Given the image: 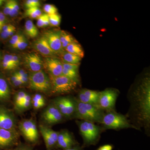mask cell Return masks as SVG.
Segmentation results:
<instances>
[{
    "label": "cell",
    "mask_w": 150,
    "mask_h": 150,
    "mask_svg": "<svg viewBox=\"0 0 150 150\" xmlns=\"http://www.w3.org/2000/svg\"><path fill=\"white\" fill-rule=\"evenodd\" d=\"M25 63L26 67L31 72H35L42 70L43 67V61L41 57L36 53H30L25 57Z\"/></svg>",
    "instance_id": "obj_17"
},
{
    "label": "cell",
    "mask_w": 150,
    "mask_h": 150,
    "mask_svg": "<svg viewBox=\"0 0 150 150\" xmlns=\"http://www.w3.org/2000/svg\"><path fill=\"white\" fill-rule=\"evenodd\" d=\"M16 120L11 110L0 105V128L8 130H16Z\"/></svg>",
    "instance_id": "obj_12"
},
{
    "label": "cell",
    "mask_w": 150,
    "mask_h": 150,
    "mask_svg": "<svg viewBox=\"0 0 150 150\" xmlns=\"http://www.w3.org/2000/svg\"><path fill=\"white\" fill-rule=\"evenodd\" d=\"M59 150H83V148L82 146H80V145L78 144L73 147L70 148V149H67L62 150L59 149Z\"/></svg>",
    "instance_id": "obj_47"
},
{
    "label": "cell",
    "mask_w": 150,
    "mask_h": 150,
    "mask_svg": "<svg viewBox=\"0 0 150 150\" xmlns=\"http://www.w3.org/2000/svg\"><path fill=\"white\" fill-rule=\"evenodd\" d=\"M15 149V150H33V147L31 146L21 143L18 144Z\"/></svg>",
    "instance_id": "obj_41"
},
{
    "label": "cell",
    "mask_w": 150,
    "mask_h": 150,
    "mask_svg": "<svg viewBox=\"0 0 150 150\" xmlns=\"http://www.w3.org/2000/svg\"><path fill=\"white\" fill-rule=\"evenodd\" d=\"M39 130L45 142L46 149L52 150L56 148L59 132L42 124L39 125Z\"/></svg>",
    "instance_id": "obj_13"
},
{
    "label": "cell",
    "mask_w": 150,
    "mask_h": 150,
    "mask_svg": "<svg viewBox=\"0 0 150 150\" xmlns=\"http://www.w3.org/2000/svg\"><path fill=\"white\" fill-rule=\"evenodd\" d=\"M25 15L30 18H38L42 14L40 9L38 7H33L28 8L25 11Z\"/></svg>",
    "instance_id": "obj_29"
},
{
    "label": "cell",
    "mask_w": 150,
    "mask_h": 150,
    "mask_svg": "<svg viewBox=\"0 0 150 150\" xmlns=\"http://www.w3.org/2000/svg\"><path fill=\"white\" fill-rule=\"evenodd\" d=\"M12 62L13 67L15 69L19 64L20 59L18 56L15 54H13Z\"/></svg>",
    "instance_id": "obj_43"
},
{
    "label": "cell",
    "mask_w": 150,
    "mask_h": 150,
    "mask_svg": "<svg viewBox=\"0 0 150 150\" xmlns=\"http://www.w3.org/2000/svg\"><path fill=\"white\" fill-rule=\"evenodd\" d=\"M28 85L30 88L33 90L46 94L51 93L50 78L42 70L30 74Z\"/></svg>",
    "instance_id": "obj_5"
},
{
    "label": "cell",
    "mask_w": 150,
    "mask_h": 150,
    "mask_svg": "<svg viewBox=\"0 0 150 150\" xmlns=\"http://www.w3.org/2000/svg\"><path fill=\"white\" fill-rule=\"evenodd\" d=\"M53 103L66 120L74 119L76 110V99L71 96L59 97L53 100Z\"/></svg>",
    "instance_id": "obj_7"
},
{
    "label": "cell",
    "mask_w": 150,
    "mask_h": 150,
    "mask_svg": "<svg viewBox=\"0 0 150 150\" xmlns=\"http://www.w3.org/2000/svg\"><path fill=\"white\" fill-rule=\"evenodd\" d=\"M79 144L71 133L64 129L59 132L56 148L62 150L67 149Z\"/></svg>",
    "instance_id": "obj_15"
},
{
    "label": "cell",
    "mask_w": 150,
    "mask_h": 150,
    "mask_svg": "<svg viewBox=\"0 0 150 150\" xmlns=\"http://www.w3.org/2000/svg\"><path fill=\"white\" fill-rule=\"evenodd\" d=\"M63 69L67 70H74V71H79V65L72 64H66L63 63Z\"/></svg>",
    "instance_id": "obj_40"
},
{
    "label": "cell",
    "mask_w": 150,
    "mask_h": 150,
    "mask_svg": "<svg viewBox=\"0 0 150 150\" xmlns=\"http://www.w3.org/2000/svg\"><path fill=\"white\" fill-rule=\"evenodd\" d=\"M113 146L112 145L106 144L100 146L96 150H112Z\"/></svg>",
    "instance_id": "obj_44"
},
{
    "label": "cell",
    "mask_w": 150,
    "mask_h": 150,
    "mask_svg": "<svg viewBox=\"0 0 150 150\" xmlns=\"http://www.w3.org/2000/svg\"><path fill=\"white\" fill-rule=\"evenodd\" d=\"M60 32L61 30H50L44 33L43 35L54 53L61 55L64 51L60 40Z\"/></svg>",
    "instance_id": "obj_14"
},
{
    "label": "cell",
    "mask_w": 150,
    "mask_h": 150,
    "mask_svg": "<svg viewBox=\"0 0 150 150\" xmlns=\"http://www.w3.org/2000/svg\"><path fill=\"white\" fill-rule=\"evenodd\" d=\"M49 24V16L47 14H41L38 18L37 25L38 27H45Z\"/></svg>",
    "instance_id": "obj_30"
},
{
    "label": "cell",
    "mask_w": 150,
    "mask_h": 150,
    "mask_svg": "<svg viewBox=\"0 0 150 150\" xmlns=\"http://www.w3.org/2000/svg\"><path fill=\"white\" fill-rule=\"evenodd\" d=\"M32 101L36 102L42 103L46 105V102L45 98L43 96L39 93H36L32 97Z\"/></svg>",
    "instance_id": "obj_38"
},
{
    "label": "cell",
    "mask_w": 150,
    "mask_h": 150,
    "mask_svg": "<svg viewBox=\"0 0 150 150\" xmlns=\"http://www.w3.org/2000/svg\"><path fill=\"white\" fill-rule=\"evenodd\" d=\"M43 67L48 71L49 76L57 77L62 75V62L54 57H46L43 61Z\"/></svg>",
    "instance_id": "obj_16"
},
{
    "label": "cell",
    "mask_w": 150,
    "mask_h": 150,
    "mask_svg": "<svg viewBox=\"0 0 150 150\" xmlns=\"http://www.w3.org/2000/svg\"><path fill=\"white\" fill-rule=\"evenodd\" d=\"M16 74L18 76L20 79L21 81L23 84L28 83L29 81V75L23 70H20L15 72Z\"/></svg>",
    "instance_id": "obj_32"
},
{
    "label": "cell",
    "mask_w": 150,
    "mask_h": 150,
    "mask_svg": "<svg viewBox=\"0 0 150 150\" xmlns=\"http://www.w3.org/2000/svg\"><path fill=\"white\" fill-rule=\"evenodd\" d=\"M25 92L21 91L17 92L13 98V105L15 110L17 112L21 105L22 103L24 100L25 98L27 95Z\"/></svg>",
    "instance_id": "obj_25"
},
{
    "label": "cell",
    "mask_w": 150,
    "mask_h": 150,
    "mask_svg": "<svg viewBox=\"0 0 150 150\" xmlns=\"http://www.w3.org/2000/svg\"><path fill=\"white\" fill-rule=\"evenodd\" d=\"M43 10L48 15L56 13L58 11V9L55 6L49 4L44 5L43 7Z\"/></svg>",
    "instance_id": "obj_33"
},
{
    "label": "cell",
    "mask_w": 150,
    "mask_h": 150,
    "mask_svg": "<svg viewBox=\"0 0 150 150\" xmlns=\"http://www.w3.org/2000/svg\"><path fill=\"white\" fill-rule=\"evenodd\" d=\"M12 9L9 16L14 17L16 16L19 10V6L17 2L15 1H11Z\"/></svg>",
    "instance_id": "obj_36"
},
{
    "label": "cell",
    "mask_w": 150,
    "mask_h": 150,
    "mask_svg": "<svg viewBox=\"0 0 150 150\" xmlns=\"http://www.w3.org/2000/svg\"><path fill=\"white\" fill-rule=\"evenodd\" d=\"M51 84V93L56 94L69 93L74 91L78 84L69 78L62 75L49 76Z\"/></svg>",
    "instance_id": "obj_6"
},
{
    "label": "cell",
    "mask_w": 150,
    "mask_h": 150,
    "mask_svg": "<svg viewBox=\"0 0 150 150\" xmlns=\"http://www.w3.org/2000/svg\"><path fill=\"white\" fill-rule=\"evenodd\" d=\"M76 123L83 139V148L95 145L98 143L100 134L104 131L101 126H97L95 123L85 120L76 121Z\"/></svg>",
    "instance_id": "obj_2"
},
{
    "label": "cell",
    "mask_w": 150,
    "mask_h": 150,
    "mask_svg": "<svg viewBox=\"0 0 150 150\" xmlns=\"http://www.w3.org/2000/svg\"><path fill=\"white\" fill-rule=\"evenodd\" d=\"M11 83L13 86L16 87H21L23 85H24L22 82L19 79H18L12 82H11Z\"/></svg>",
    "instance_id": "obj_46"
},
{
    "label": "cell",
    "mask_w": 150,
    "mask_h": 150,
    "mask_svg": "<svg viewBox=\"0 0 150 150\" xmlns=\"http://www.w3.org/2000/svg\"><path fill=\"white\" fill-rule=\"evenodd\" d=\"M20 132L25 139L32 144H36L39 140V135L37 124L34 119H24L18 123Z\"/></svg>",
    "instance_id": "obj_8"
},
{
    "label": "cell",
    "mask_w": 150,
    "mask_h": 150,
    "mask_svg": "<svg viewBox=\"0 0 150 150\" xmlns=\"http://www.w3.org/2000/svg\"><path fill=\"white\" fill-rule=\"evenodd\" d=\"M128 95L130 106L126 116L135 129L150 134V78L146 75L136 83Z\"/></svg>",
    "instance_id": "obj_1"
},
{
    "label": "cell",
    "mask_w": 150,
    "mask_h": 150,
    "mask_svg": "<svg viewBox=\"0 0 150 150\" xmlns=\"http://www.w3.org/2000/svg\"><path fill=\"white\" fill-rule=\"evenodd\" d=\"M12 55V54H6L3 57L1 64L4 70L8 71L15 69L13 64Z\"/></svg>",
    "instance_id": "obj_26"
},
{
    "label": "cell",
    "mask_w": 150,
    "mask_h": 150,
    "mask_svg": "<svg viewBox=\"0 0 150 150\" xmlns=\"http://www.w3.org/2000/svg\"><path fill=\"white\" fill-rule=\"evenodd\" d=\"M13 25L11 24H6L3 26L2 28L1 31H6V30H8L11 29V28L13 27Z\"/></svg>",
    "instance_id": "obj_48"
},
{
    "label": "cell",
    "mask_w": 150,
    "mask_h": 150,
    "mask_svg": "<svg viewBox=\"0 0 150 150\" xmlns=\"http://www.w3.org/2000/svg\"><path fill=\"white\" fill-rule=\"evenodd\" d=\"M32 106V97L28 94H27L24 100L22 103L20 107L19 108L18 113H22L29 110Z\"/></svg>",
    "instance_id": "obj_27"
},
{
    "label": "cell",
    "mask_w": 150,
    "mask_h": 150,
    "mask_svg": "<svg viewBox=\"0 0 150 150\" xmlns=\"http://www.w3.org/2000/svg\"><path fill=\"white\" fill-rule=\"evenodd\" d=\"M6 150H15V149H8Z\"/></svg>",
    "instance_id": "obj_51"
},
{
    "label": "cell",
    "mask_w": 150,
    "mask_h": 150,
    "mask_svg": "<svg viewBox=\"0 0 150 150\" xmlns=\"http://www.w3.org/2000/svg\"><path fill=\"white\" fill-rule=\"evenodd\" d=\"M41 120L43 125L50 127L59 124L66 120L56 105L51 103L43 110L41 115Z\"/></svg>",
    "instance_id": "obj_10"
},
{
    "label": "cell",
    "mask_w": 150,
    "mask_h": 150,
    "mask_svg": "<svg viewBox=\"0 0 150 150\" xmlns=\"http://www.w3.org/2000/svg\"><path fill=\"white\" fill-rule=\"evenodd\" d=\"M62 62L66 64H72L79 65L81 61V58L69 53L66 51H64L61 54Z\"/></svg>",
    "instance_id": "obj_22"
},
{
    "label": "cell",
    "mask_w": 150,
    "mask_h": 150,
    "mask_svg": "<svg viewBox=\"0 0 150 150\" xmlns=\"http://www.w3.org/2000/svg\"><path fill=\"white\" fill-rule=\"evenodd\" d=\"M6 16L4 13L0 12V33L1 31L2 28L6 24Z\"/></svg>",
    "instance_id": "obj_42"
},
{
    "label": "cell",
    "mask_w": 150,
    "mask_h": 150,
    "mask_svg": "<svg viewBox=\"0 0 150 150\" xmlns=\"http://www.w3.org/2000/svg\"><path fill=\"white\" fill-rule=\"evenodd\" d=\"M119 91L115 88H106L99 92L98 105L105 112L115 110V103Z\"/></svg>",
    "instance_id": "obj_9"
},
{
    "label": "cell",
    "mask_w": 150,
    "mask_h": 150,
    "mask_svg": "<svg viewBox=\"0 0 150 150\" xmlns=\"http://www.w3.org/2000/svg\"><path fill=\"white\" fill-rule=\"evenodd\" d=\"M23 35L21 34H14L11 37V39L14 40V41L18 42L20 40H21L22 38L23 37Z\"/></svg>",
    "instance_id": "obj_45"
},
{
    "label": "cell",
    "mask_w": 150,
    "mask_h": 150,
    "mask_svg": "<svg viewBox=\"0 0 150 150\" xmlns=\"http://www.w3.org/2000/svg\"><path fill=\"white\" fill-rule=\"evenodd\" d=\"M99 95V92L84 88L79 92L76 99L83 103L98 105Z\"/></svg>",
    "instance_id": "obj_18"
},
{
    "label": "cell",
    "mask_w": 150,
    "mask_h": 150,
    "mask_svg": "<svg viewBox=\"0 0 150 150\" xmlns=\"http://www.w3.org/2000/svg\"><path fill=\"white\" fill-rule=\"evenodd\" d=\"M4 2V1L3 0H0V7L2 5L3 3Z\"/></svg>",
    "instance_id": "obj_49"
},
{
    "label": "cell",
    "mask_w": 150,
    "mask_h": 150,
    "mask_svg": "<svg viewBox=\"0 0 150 150\" xmlns=\"http://www.w3.org/2000/svg\"><path fill=\"white\" fill-rule=\"evenodd\" d=\"M16 31V28L14 26L11 28V29L8 30L4 31H1L0 33V37L3 39H6L8 38L12 37L14 35V33Z\"/></svg>",
    "instance_id": "obj_34"
},
{
    "label": "cell",
    "mask_w": 150,
    "mask_h": 150,
    "mask_svg": "<svg viewBox=\"0 0 150 150\" xmlns=\"http://www.w3.org/2000/svg\"><path fill=\"white\" fill-rule=\"evenodd\" d=\"M11 91L6 78L0 74V103H6L10 99Z\"/></svg>",
    "instance_id": "obj_20"
},
{
    "label": "cell",
    "mask_w": 150,
    "mask_h": 150,
    "mask_svg": "<svg viewBox=\"0 0 150 150\" xmlns=\"http://www.w3.org/2000/svg\"><path fill=\"white\" fill-rule=\"evenodd\" d=\"M33 46L36 51L46 57H54V55H56L43 35L35 40Z\"/></svg>",
    "instance_id": "obj_19"
},
{
    "label": "cell",
    "mask_w": 150,
    "mask_h": 150,
    "mask_svg": "<svg viewBox=\"0 0 150 150\" xmlns=\"http://www.w3.org/2000/svg\"><path fill=\"white\" fill-rule=\"evenodd\" d=\"M76 99V110L74 119L100 123L105 111L98 105L85 103Z\"/></svg>",
    "instance_id": "obj_3"
},
{
    "label": "cell",
    "mask_w": 150,
    "mask_h": 150,
    "mask_svg": "<svg viewBox=\"0 0 150 150\" xmlns=\"http://www.w3.org/2000/svg\"><path fill=\"white\" fill-rule=\"evenodd\" d=\"M25 6L26 8L33 7H38L40 6V2L38 0H28L25 2Z\"/></svg>",
    "instance_id": "obj_37"
},
{
    "label": "cell",
    "mask_w": 150,
    "mask_h": 150,
    "mask_svg": "<svg viewBox=\"0 0 150 150\" xmlns=\"http://www.w3.org/2000/svg\"><path fill=\"white\" fill-rule=\"evenodd\" d=\"M76 82L79 84L80 83L79 71L70 70L63 69L62 75Z\"/></svg>",
    "instance_id": "obj_28"
},
{
    "label": "cell",
    "mask_w": 150,
    "mask_h": 150,
    "mask_svg": "<svg viewBox=\"0 0 150 150\" xmlns=\"http://www.w3.org/2000/svg\"><path fill=\"white\" fill-rule=\"evenodd\" d=\"M65 51L70 54L79 56L81 59L84 56V52L83 49L76 40L67 46Z\"/></svg>",
    "instance_id": "obj_21"
},
{
    "label": "cell",
    "mask_w": 150,
    "mask_h": 150,
    "mask_svg": "<svg viewBox=\"0 0 150 150\" xmlns=\"http://www.w3.org/2000/svg\"><path fill=\"white\" fill-rule=\"evenodd\" d=\"M100 124L104 131L106 129L119 130L129 128L135 129L126 115L118 113L115 110L105 112Z\"/></svg>",
    "instance_id": "obj_4"
},
{
    "label": "cell",
    "mask_w": 150,
    "mask_h": 150,
    "mask_svg": "<svg viewBox=\"0 0 150 150\" xmlns=\"http://www.w3.org/2000/svg\"><path fill=\"white\" fill-rule=\"evenodd\" d=\"M25 28L26 35L29 37L35 38L38 35V29L31 20H28L26 21L25 25Z\"/></svg>",
    "instance_id": "obj_24"
},
{
    "label": "cell",
    "mask_w": 150,
    "mask_h": 150,
    "mask_svg": "<svg viewBox=\"0 0 150 150\" xmlns=\"http://www.w3.org/2000/svg\"><path fill=\"white\" fill-rule=\"evenodd\" d=\"M2 57H1V51H0V63L1 62V60Z\"/></svg>",
    "instance_id": "obj_50"
},
{
    "label": "cell",
    "mask_w": 150,
    "mask_h": 150,
    "mask_svg": "<svg viewBox=\"0 0 150 150\" xmlns=\"http://www.w3.org/2000/svg\"><path fill=\"white\" fill-rule=\"evenodd\" d=\"M19 134L16 130L0 128V150L9 149L18 144Z\"/></svg>",
    "instance_id": "obj_11"
},
{
    "label": "cell",
    "mask_w": 150,
    "mask_h": 150,
    "mask_svg": "<svg viewBox=\"0 0 150 150\" xmlns=\"http://www.w3.org/2000/svg\"><path fill=\"white\" fill-rule=\"evenodd\" d=\"M28 45V41L24 36L22 38L21 40H19L16 45L13 47L14 49L18 50H23L25 49Z\"/></svg>",
    "instance_id": "obj_35"
},
{
    "label": "cell",
    "mask_w": 150,
    "mask_h": 150,
    "mask_svg": "<svg viewBox=\"0 0 150 150\" xmlns=\"http://www.w3.org/2000/svg\"><path fill=\"white\" fill-rule=\"evenodd\" d=\"M60 40L62 43V47L64 51L67 46L71 43H73L76 40L73 37L72 35L69 33L61 30L60 32Z\"/></svg>",
    "instance_id": "obj_23"
},
{
    "label": "cell",
    "mask_w": 150,
    "mask_h": 150,
    "mask_svg": "<svg viewBox=\"0 0 150 150\" xmlns=\"http://www.w3.org/2000/svg\"><path fill=\"white\" fill-rule=\"evenodd\" d=\"M49 16V23L53 26H58L61 22V16L57 13L48 15Z\"/></svg>",
    "instance_id": "obj_31"
},
{
    "label": "cell",
    "mask_w": 150,
    "mask_h": 150,
    "mask_svg": "<svg viewBox=\"0 0 150 150\" xmlns=\"http://www.w3.org/2000/svg\"><path fill=\"white\" fill-rule=\"evenodd\" d=\"M12 9L11 1H8L6 2L4 8L3 13L6 16H9Z\"/></svg>",
    "instance_id": "obj_39"
}]
</instances>
